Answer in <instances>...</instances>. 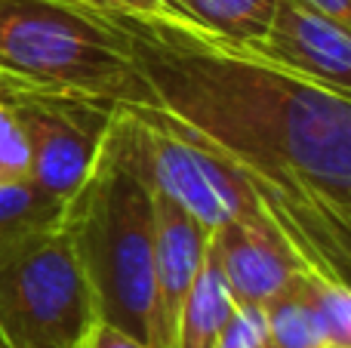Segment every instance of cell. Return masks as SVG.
Wrapping results in <instances>:
<instances>
[{"label": "cell", "instance_id": "obj_18", "mask_svg": "<svg viewBox=\"0 0 351 348\" xmlns=\"http://www.w3.org/2000/svg\"><path fill=\"white\" fill-rule=\"evenodd\" d=\"M305 3L315 6L317 12H324V16L333 18V22L351 28V0H305Z\"/></svg>", "mask_w": 351, "mask_h": 348}, {"label": "cell", "instance_id": "obj_21", "mask_svg": "<svg viewBox=\"0 0 351 348\" xmlns=\"http://www.w3.org/2000/svg\"><path fill=\"white\" fill-rule=\"evenodd\" d=\"M12 92H19L16 86H10V84H3V80H0V102H3V99H10Z\"/></svg>", "mask_w": 351, "mask_h": 348}, {"label": "cell", "instance_id": "obj_2", "mask_svg": "<svg viewBox=\"0 0 351 348\" xmlns=\"http://www.w3.org/2000/svg\"><path fill=\"white\" fill-rule=\"evenodd\" d=\"M59 225L90 284L96 321L158 348L152 191L99 154L86 182L65 201Z\"/></svg>", "mask_w": 351, "mask_h": 348}, {"label": "cell", "instance_id": "obj_12", "mask_svg": "<svg viewBox=\"0 0 351 348\" xmlns=\"http://www.w3.org/2000/svg\"><path fill=\"white\" fill-rule=\"evenodd\" d=\"M62 213H65V201L53 197L31 179L0 185V259L34 234L59 228Z\"/></svg>", "mask_w": 351, "mask_h": 348}, {"label": "cell", "instance_id": "obj_6", "mask_svg": "<svg viewBox=\"0 0 351 348\" xmlns=\"http://www.w3.org/2000/svg\"><path fill=\"white\" fill-rule=\"evenodd\" d=\"M6 105L28 139V179L68 201L96 166L117 102L65 90H19Z\"/></svg>", "mask_w": 351, "mask_h": 348}, {"label": "cell", "instance_id": "obj_13", "mask_svg": "<svg viewBox=\"0 0 351 348\" xmlns=\"http://www.w3.org/2000/svg\"><path fill=\"white\" fill-rule=\"evenodd\" d=\"M296 287L315 318L327 348H351V290L348 281L324 271H299Z\"/></svg>", "mask_w": 351, "mask_h": 348}, {"label": "cell", "instance_id": "obj_11", "mask_svg": "<svg viewBox=\"0 0 351 348\" xmlns=\"http://www.w3.org/2000/svg\"><path fill=\"white\" fill-rule=\"evenodd\" d=\"M278 0H167V12L234 43H253L268 31Z\"/></svg>", "mask_w": 351, "mask_h": 348}, {"label": "cell", "instance_id": "obj_16", "mask_svg": "<svg viewBox=\"0 0 351 348\" xmlns=\"http://www.w3.org/2000/svg\"><path fill=\"white\" fill-rule=\"evenodd\" d=\"M268 327L262 306H234L228 324L222 327L213 348H265Z\"/></svg>", "mask_w": 351, "mask_h": 348}, {"label": "cell", "instance_id": "obj_15", "mask_svg": "<svg viewBox=\"0 0 351 348\" xmlns=\"http://www.w3.org/2000/svg\"><path fill=\"white\" fill-rule=\"evenodd\" d=\"M31 173V154L28 139L22 133V123L6 105L0 102V185L6 182H25Z\"/></svg>", "mask_w": 351, "mask_h": 348}, {"label": "cell", "instance_id": "obj_20", "mask_svg": "<svg viewBox=\"0 0 351 348\" xmlns=\"http://www.w3.org/2000/svg\"><path fill=\"white\" fill-rule=\"evenodd\" d=\"M145 12H167V0H139Z\"/></svg>", "mask_w": 351, "mask_h": 348}, {"label": "cell", "instance_id": "obj_5", "mask_svg": "<svg viewBox=\"0 0 351 348\" xmlns=\"http://www.w3.org/2000/svg\"><path fill=\"white\" fill-rule=\"evenodd\" d=\"M93 321L90 284L62 225L0 259V333L16 348H80Z\"/></svg>", "mask_w": 351, "mask_h": 348}, {"label": "cell", "instance_id": "obj_1", "mask_svg": "<svg viewBox=\"0 0 351 348\" xmlns=\"http://www.w3.org/2000/svg\"><path fill=\"white\" fill-rule=\"evenodd\" d=\"M154 105L253 176L305 265L348 281L351 99L170 12H105Z\"/></svg>", "mask_w": 351, "mask_h": 348}, {"label": "cell", "instance_id": "obj_22", "mask_svg": "<svg viewBox=\"0 0 351 348\" xmlns=\"http://www.w3.org/2000/svg\"><path fill=\"white\" fill-rule=\"evenodd\" d=\"M0 348H16V345H12V343H10V339H6V336H3V333H0Z\"/></svg>", "mask_w": 351, "mask_h": 348}, {"label": "cell", "instance_id": "obj_23", "mask_svg": "<svg viewBox=\"0 0 351 348\" xmlns=\"http://www.w3.org/2000/svg\"><path fill=\"white\" fill-rule=\"evenodd\" d=\"M265 348H268V345H265Z\"/></svg>", "mask_w": 351, "mask_h": 348}, {"label": "cell", "instance_id": "obj_10", "mask_svg": "<svg viewBox=\"0 0 351 348\" xmlns=\"http://www.w3.org/2000/svg\"><path fill=\"white\" fill-rule=\"evenodd\" d=\"M234 296H231L225 275L219 269L213 247H206L204 265L194 277L191 290L185 296V306L176 327V348H213L234 312Z\"/></svg>", "mask_w": 351, "mask_h": 348}, {"label": "cell", "instance_id": "obj_4", "mask_svg": "<svg viewBox=\"0 0 351 348\" xmlns=\"http://www.w3.org/2000/svg\"><path fill=\"white\" fill-rule=\"evenodd\" d=\"M99 154L210 228L234 219L256 232L284 234L253 176L167 117L158 105H114Z\"/></svg>", "mask_w": 351, "mask_h": 348}, {"label": "cell", "instance_id": "obj_7", "mask_svg": "<svg viewBox=\"0 0 351 348\" xmlns=\"http://www.w3.org/2000/svg\"><path fill=\"white\" fill-rule=\"evenodd\" d=\"M253 53L287 71L308 77L351 99V34L305 0H278L268 31L253 43Z\"/></svg>", "mask_w": 351, "mask_h": 348}, {"label": "cell", "instance_id": "obj_3", "mask_svg": "<svg viewBox=\"0 0 351 348\" xmlns=\"http://www.w3.org/2000/svg\"><path fill=\"white\" fill-rule=\"evenodd\" d=\"M0 80L154 105L114 22L71 0H0Z\"/></svg>", "mask_w": 351, "mask_h": 348}, {"label": "cell", "instance_id": "obj_9", "mask_svg": "<svg viewBox=\"0 0 351 348\" xmlns=\"http://www.w3.org/2000/svg\"><path fill=\"white\" fill-rule=\"evenodd\" d=\"M210 247L237 306H265L308 269L284 234L256 232L234 219L213 228Z\"/></svg>", "mask_w": 351, "mask_h": 348}, {"label": "cell", "instance_id": "obj_14", "mask_svg": "<svg viewBox=\"0 0 351 348\" xmlns=\"http://www.w3.org/2000/svg\"><path fill=\"white\" fill-rule=\"evenodd\" d=\"M296 277L262 306L268 327V348H327L302 293L296 287Z\"/></svg>", "mask_w": 351, "mask_h": 348}, {"label": "cell", "instance_id": "obj_17", "mask_svg": "<svg viewBox=\"0 0 351 348\" xmlns=\"http://www.w3.org/2000/svg\"><path fill=\"white\" fill-rule=\"evenodd\" d=\"M80 348H148V345L139 343V339H133L130 333L117 330V327L105 324V321H93L90 333L84 336Z\"/></svg>", "mask_w": 351, "mask_h": 348}, {"label": "cell", "instance_id": "obj_19", "mask_svg": "<svg viewBox=\"0 0 351 348\" xmlns=\"http://www.w3.org/2000/svg\"><path fill=\"white\" fill-rule=\"evenodd\" d=\"M71 3H80L96 12H145L139 0H71Z\"/></svg>", "mask_w": 351, "mask_h": 348}, {"label": "cell", "instance_id": "obj_8", "mask_svg": "<svg viewBox=\"0 0 351 348\" xmlns=\"http://www.w3.org/2000/svg\"><path fill=\"white\" fill-rule=\"evenodd\" d=\"M154 213V321L158 348H176V327L185 296L204 265L213 228L176 201L152 191Z\"/></svg>", "mask_w": 351, "mask_h": 348}]
</instances>
